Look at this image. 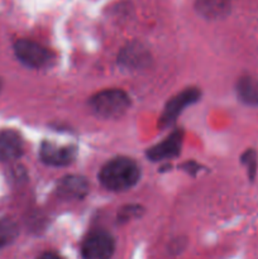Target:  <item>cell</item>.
I'll return each mask as SVG.
<instances>
[{"label":"cell","instance_id":"277c9868","mask_svg":"<svg viewBox=\"0 0 258 259\" xmlns=\"http://www.w3.org/2000/svg\"><path fill=\"white\" fill-rule=\"evenodd\" d=\"M115 250L113 237L104 230L91 232L81 244L83 259H111Z\"/></svg>","mask_w":258,"mask_h":259},{"label":"cell","instance_id":"2e32d148","mask_svg":"<svg viewBox=\"0 0 258 259\" xmlns=\"http://www.w3.org/2000/svg\"><path fill=\"white\" fill-rule=\"evenodd\" d=\"M0 86H2V83H0Z\"/></svg>","mask_w":258,"mask_h":259},{"label":"cell","instance_id":"3957f363","mask_svg":"<svg viewBox=\"0 0 258 259\" xmlns=\"http://www.w3.org/2000/svg\"><path fill=\"white\" fill-rule=\"evenodd\" d=\"M14 52L20 62L32 68L48 67L55 60L51 51L28 39L18 40L14 46Z\"/></svg>","mask_w":258,"mask_h":259},{"label":"cell","instance_id":"5bb4252c","mask_svg":"<svg viewBox=\"0 0 258 259\" xmlns=\"http://www.w3.org/2000/svg\"><path fill=\"white\" fill-rule=\"evenodd\" d=\"M139 211V207H133V206H128L125 210H121L120 212V219L121 220H128L131 219L132 215H137Z\"/></svg>","mask_w":258,"mask_h":259},{"label":"cell","instance_id":"5b68a950","mask_svg":"<svg viewBox=\"0 0 258 259\" xmlns=\"http://www.w3.org/2000/svg\"><path fill=\"white\" fill-rule=\"evenodd\" d=\"M200 91L197 89H186L182 91L181 94L172 98L171 100L167 103L166 108H164L163 114L161 116V124L162 125H169L176 120L177 116L182 113L186 106L191 105L192 103L199 100Z\"/></svg>","mask_w":258,"mask_h":259},{"label":"cell","instance_id":"30bf717a","mask_svg":"<svg viewBox=\"0 0 258 259\" xmlns=\"http://www.w3.org/2000/svg\"><path fill=\"white\" fill-rule=\"evenodd\" d=\"M196 9L207 19H219L229 12V0H196Z\"/></svg>","mask_w":258,"mask_h":259},{"label":"cell","instance_id":"7a4b0ae2","mask_svg":"<svg viewBox=\"0 0 258 259\" xmlns=\"http://www.w3.org/2000/svg\"><path fill=\"white\" fill-rule=\"evenodd\" d=\"M129 96L123 90H105L90 99V106L103 118H119L129 108Z\"/></svg>","mask_w":258,"mask_h":259},{"label":"cell","instance_id":"8fae6325","mask_svg":"<svg viewBox=\"0 0 258 259\" xmlns=\"http://www.w3.org/2000/svg\"><path fill=\"white\" fill-rule=\"evenodd\" d=\"M238 95L248 105L258 106V82L250 77H242L238 82Z\"/></svg>","mask_w":258,"mask_h":259},{"label":"cell","instance_id":"52a82bcc","mask_svg":"<svg viewBox=\"0 0 258 259\" xmlns=\"http://www.w3.org/2000/svg\"><path fill=\"white\" fill-rule=\"evenodd\" d=\"M182 144V132H175L171 136L167 137L163 142L158 143L157 146L148 149L147 156L149 159L154 162L164 161V159H171L176 157L181 151Z\"/></svg>","mask_w":258,"mask_h":259},{"label":"cell","instance_id":"9c48e42d","mask_svg":"<svg viewBox=\"0 0 258 259\" xmlns=\"http://www.w3.org/2000/svg\"><path fill=\"white\" fill-rule=\"evenodd\" d=\"M57 191L63 199H82L88 194L89 184L80 176H68L61 180Z\"/></svg>","mask_w":258,"mask_h":259},{"label":"cell","instance_id":"8992f818","mask_svg":"<svg viewBox=\"0 0 258 259\" xmlns=\"http://www.w3.org/2000/svg\"><path fill=\"white\" fill-rule=\"evenodd\" d=\"M76 158V149L73 147H62L53 143H46L40 147V159L50 166H67Z\"/></svg>","mask_w":258,"mask_h":259},{"label":"cell","instance_id":"7c38bea8","mask_svg":"<svg viewBox=\"0 0 258 259\" xmlns=\"http://www.w3.org/2000/svg\"><path fill=\"white\" fill-rule=\"evenodd\" d=\"M18 235V228L13 222L0 219V248L7 247L15 240Z\"/></svg>","mask_w":258,"mask_h":259},{"label":"cell","instance_id":"4fadbf2b","mask_svg":"<svg viewBox=\"0 0 258 259\" xmlns=\"http://www.w3.org/2000/svg\"><path fill=\"white\" fill-rule=\"evenodd\" d=\"M243 163L245 164L248 169V174H249L250 179H253L255 175V169H257V156H255V152L249 149V151L245 152L242 157Z\"/></svg>","mask_w":258,"mask_h":259},{"label":"cell","instance_id":"9a60e30c","mask_svg":"<svg viewBox=\"0 0 258 259\" xmlns=\"http://www.w3.org/2000/svg\"><path fill=\"white\" fill-rule=\"evenodd\" d=\"M37 259H63V258H61L60 255L56 254V253L46 252V253H42V254H40Z\"/></svg>","mask_w":258,"mask_h":259},{"label":"cell","instance_id":"ba28073f","mask_svg":"<svg viewBox=\"0 0 258 259\" xmlns=\"http://www.w3.org/2000/svg\"><path fill=\"white\" fill-rule=\"evenodd\" d=\"M22 154L23 141L17 132L5 131L0 133V161H14Z\"/></svg>","mask_w":258,"mask_h":259},{"label":"cell","instance_id":"6da1fadb","mask_svg":"<svg viewBox=\"0 0 258 259\" xmlns=\"http://www.w3.org/2000/svg\"><path fill=\"white\" fill-rule=\"evenodd\" d=\"M141 171L133 159L118 157L109 161L101 168L99 179L101 185L110 191H125L139 181Z\"/></svg>","mask_w":258,"mask_h":259}]
</instances>
